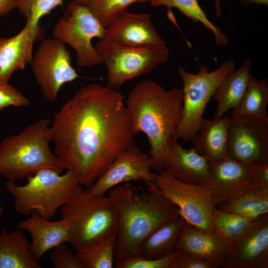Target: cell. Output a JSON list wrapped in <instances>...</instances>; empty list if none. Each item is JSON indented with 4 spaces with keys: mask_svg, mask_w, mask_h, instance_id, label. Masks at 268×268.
<instances>
[{
    "mask_svg": "<svg viewBox=\"0 0 268 268\" xmlns=\"http://www.w3.org/2000/svg\"><path fill=\"white\" fill-rule=\"evenodd\" d=\"M65 44L54 38H43L30 63L43 95L51 102L56 100L64 84L79 77Z\"/></svg>",
    "mask_w": 268,
    "mask_h": 268,
    "instance_id": "11",
    "label": "cell"
},
{
    "mask_svg": "<svg viewBox=\"0 0 268 268\" xmlns=\"http://www.w3.org/2000/svg\"><path fill=\"white\" fill-rule=\"evenodd\" d=\"M218 268L217 265L201 257L180 251L173 267V268Z\"/></svg>",
    "mask_w": 268,
    "mask_h": 268,
    "instance_id": "35",
    "label": "cell"
},
{
    "mask_svg": "<svg viewBox=\"0 0 268 268\" xmlns=\"http://www.w3.org/2000/svg\"><path fill=\"white\" fill-rule=\"evenodd\" d=\"M241 2L245 6H247L252 3L265 6L268 5V0H241Z\"/></svg>",
    "mask_w": 268,
    "mask_h": 268,
    "instance_id": "38",
    "label": "cell"
},
{
    "mask_svg": "<svg viewBox=\"0 0 268 268\" xmlns=\"http://www.w3.org/2000/svg\"><path fill=\"white\" fill-rule=\"evenodd\" d=\"M253 220L215 207L210 218V225L215 234L228 248L233 239Z\"/></svg>",
    "mask_w": 268,
    "mask_h": 268,
    "instance_id": "29",
    "label": "cell"
},
{
    "mask_svg": "<svg viewBox=\"0 0 268 268\" xmlns=\"http://www.w3.org/2000/svg\"><path fill=\"white\" fill-rule=\"evenodd\" d=\"M118 91L96 83L78 90L55 114L54 153L63 167L89 187L135 144L130 116Z\"/></svg>",
    "mask_w": 268,
    "mask_h": 268,
    "instance_id": "1",
    "label": "cell"
},
{
    "mask_svg": "<svg viewBox=\"0 0 268 268\" xmlns=\"http://www.w3.org/2000/svg\"><path fill=\"white\" fill-rule=\"evenodd\" d=\"M214 3L216 16L218 18H220L221 16V8L220 4V0H214Z\"/></svg>",
    "mask_w": 268,
    "mask_h": 268,
    "instance_id": "39",
    "label": "cell"
},
{
    "mask_svg": "<svg viewBox=\"0 0 268 268\" xmlns=\"http://www.w3.org/2000/svg\"><path fill=\"white\" fill-rule=\"evenodd\" d=\"M143 183L144 188L127 182L107 192L118 212L116 265L140 256L143 240L165 221L180 214L179 208L154 182Z\"/></svg>",
    "mask_w": 268,
    "mask_h": 268,
    "instance_id": "2",
    "label": "cell"
},
{
    "mask_svg": "<svg viewBox=\"0 0 268 268\" xmlns=\"http://www.w3.org/2000/svg\"><path fill=\"white\" fill-rule=\"evenodd\" d=\"M252 174L255 186L268 188V163L252 165Z\"/></svg>",
    "mask_w": 268,
    "mask_h": 268,
    "instance_id": "36",
    "label": "cell"
},
{
    "mask_svg": "<svg viewBox=\"0 0 268 268\" xmlns=\"http://www.w3.org/2000/svg\"><path fill=\"white\" fill-rule=\"evenodd\" d=\"M50 125L48 119H40L0 142V175L15 182L43 169L61 174L63 166L50 147Z\"/></svg>",
    "mask_w": 268,
    "mask_h": 268,
    "instance_id": "4",
    "label": "cell"
},
{
    "mask_svg": "<svg viewBox=\"0 0 268 268\" xmlns=\"http://www.w3.org/2000/svg\"><path fill=\"white\" fill-rule=\"evenodd\" d=\"M252 165L241 163L228 156L209 164L210 182L205 187L216 205L224 203L254 184Z\"/></svg>",
    "mask_w": 268,
    "mask_h": 268,
    "instance_id": "15",
    "label": "cell"
},
{
    "mask_svg": "<svg viewBox=\"0 0 268 268\" xmlns=\"http://www.w3.org/2000/svg\"><path fill=\"white\" fill-rule=\"evenodd\" d=\"M50 259L55 268H83L76 255L67 246L66 242L54 248Z\"/></svg>",
    "mask_w": 268,
    "mask_h": 268,
    "instance_id": "33",
    "label": "cell"
},
{
    "mask_svg": "<svg viewBox=\"0 0 268 268\" xmlns=\"http://www.w3.org/2000/svg\"><path fill=\"white\" fill-rule=\"evenodd\" d=\"M17 228L27 231L31 236L29 251L32 257L39 262L44 254L61 243H67L69 227L64 219L50 221L36 213L30 214L27 219L19 221Z\"/></svg>",
    "mask_w": 268,
    "mask_h": 268,
    "instance_id": "19",
    "label": "cell"
},
{
    "mask_svg": "<svg viewBox=\"0 0 268 268\" xmlns=\"http://www.w3.org/2000/svg\"><path fill=\"white\" fill-rule=\"evenodd\" d=\"M116 245V234L104 238L76 254L83 268H112Z\"/></svg>",
    "mask_w": 268,
    "mask_h": 268,
    "instance_id": "28",
    "label": "cell"
},
{
    "mask_svg": "<svg viewBox=\"0 0 268 268\" xmlns=\"http://www.w3.org/2000/svg\"><path fill=\"white\" fill-rule=\"evenodd\" d=\"M3 212V207L0 202V221Z\"/></svg>",
    "mask_w": 268,
    "mask_h": 268,
    "instance_id": "40",
    "label": "cell"
},
{
    "mask_svg": "<svg viewBox=\"0 0 268 268\" xmlns=\"http://www.w3.org/2000/svg\"><path fill=\"white\" fill-rule=\"evenodd\" d=\"M185 222L179 214L163 223L143 240L140 256L160 259L178 251Z\"/></svg>",
    "mask_w": 268,
    "mask_h": 268,
    "instance_id": "21",
    "label": "cell"
},
{
    "mask_svg": "<svg viewBox=\"0 0 268 268\" xmlns=\"http://www.w3.org/2000/svg\"><path fill=\"white\" fill-rule=\"evenodd\" d=\"M235 67V61L228 59L210 71L203 64L196 73L179 68L178 73L183 82V114L174 134L178 140L183 142L192 141L201 127L205 108L217 87Z\"/></svg>",
    "mask_w": 268,
    "mask_h": 268,
    "instance_id": "7",
    "label": "cell"
},
{
    "mask_svg": "<svg viewBox=\"0 0 268 268\" xmlns=\"http://www.w3.org/2000/svg\"><path fill=\"white\" fill-rule=\"evenodd\" d=\"M85 6L104 26L107 27L127 8L136 2L145 3L151 0H73Z\"/></svg>",
    "mask_w": 268,
    "mask_h": 268,
    "instance_id": "30",
    "label": "cell"
},
{
    "mask_svg": "<svg viewBox=\"0 0 268 268\" xmlns=\"http://www.w3.org/2000/svg\"><path fill=\"white\" fill-rule=\"evenodd\" d=\"M16 8L15 0H0V18Z\"/></svg>",
    "mask_w": 268,
    "mask_h": 268,
    "instance_id": "37",
    "label": "cell"
},
{
    "mask_svg": "<svg viewBox=\"0 0 268 268\" xmlns=\"http://www.w3.org/2000/svg\"><path fill=\"white\" fill-rule=\"evenodd\" d=\"M152 170L148 153L134 145L115 159L86 190L94 196H103L111 188L123 183L154 182L155 173Z\"/></svg>",
    "mask_w": 268,
    "mask_h": 268,
    "instance_id": "14",
    "label": "cell"
},
{
    "mask_svg": "<svg viewBox=\"0 0 268 268\" xmlns=\"http://www.w3.org/2000/svg\"><path fill=\"white\" fill-rule=\"evenodd\" d=\"M163 170L181 181L208 186L209 164L193 146L185 148L173 136L169 141Z\"/></svg>",
    "mask_w": 268,
    "mask_h": 268,
    "instance_id": "18",
    "label": "cell"
},
{
    "mask_svg": "<svg viewBox=\"0 0 268 268\" xmlns=\"http://www.w3.org/2000/svg\"><path fill=\"white\" fill-rule=\"evenodd\" d=\"M102 40L134 46L166 45L154 27L149 14L132 13L127 10L106 27Z\"/></svg>",
    "mask_w": 268,
    "mask_h": 268,
    "instance_id": "16",
    "label": "cell"
},
{
    "mask_svg": "<svg viewBox=\"0 0 268 268\" xmlns=\"http://www.w3.org/2000/svg\"><path fill=\"white\" fill-rule=\"evenodd\" d=\"M180 251L160 259H149L137 256L116 264V268H173Z\"/></svg>",
    "mask_w": 268,
    "mask_h": 268,
    "instance_id": "32",
    "label": "cell"
},
{
    "mask_svg": "<svg viewBox=\"0 0 268 268\" xmlns=\"http://www.w3.org/2000/svg\"><path fill=\"white\" fill-rule=\"evenodd\" d=\"M268 83L266 79H258L251 75L245 94L230 113L239 117L268 122Z\"/></svg>",
    "mask_w": 268,
    "mask_h": 268,
    "instance_id": "25",
    "label": "cell"
},
{
    "mask_svg": "<svg viewBox=\"0 0 268 268\" xmlns=\"http://www.w3.org/2000/svg\"><path fill=\"white\" fill-rule=\"evenodd\" d=\"M154 183L179 208L186 222L206 233L216 235L210 225L216 205L205 186L181 181L163 169L155 173Z\"/></svg>",
    "mask_w": 268,
    "mask_h": 268,
    "instance_id": "10",
    "label": "cell"
},
{
    "mask_svg": "<svg viewBox=\"0 0 268 268\" xmlns=\"http://www.w3.org/2000/svg\"><path fill=\"white\" fill-rule=\"evenodd\" d=\"M61 210L69 227L67 243L76 252L116 234L117 209L108 196H94L81 188Z\"/></svg>",
    "mask_w": 268,
    "mask_h": 268,
    "instance_id": "5",
    "label": "cell"
},
{
    "mask_svg": "<svg viewBox=\"0 0 268 268\" xmlns=\"http://www.w3.org/2000/svg\"><path fill=\"white\" fill-rule=\"evenodd\" d=\"M220 209L255 219L268 213V188H249L223 203Z\"/></svg>",
    "mask_w": 268,
    "mask_h": 268,
    "instance_id": "26",
    "label": "cell"
},
{
    "mask_svg": "<svg viewBox=\"0 0 268 268\" xmlns=\"http://www.w3.org/2000/svg\"><path fill=\"white\" fill-rule=\"evenodd\" d=\"M126 103L133 134L142 132L147 137L152 170H163L169 141L182 117V88L167 90L154 80L140 81L128 94Z\"/></svg>",
    "mask_w": 268,
    "mask_h": 268,
    "instance_id": "3",
    "label": "cell"
},
{
    "mask_svg": "<svg viewBox=\"0 0 268 268\" xmlns=\"http://www.w3.org/2000/svg\"><path fill=\"white\" fill-rule=\"evenodd\" d=\"M105 28L85 6L72 0L67 4V15L55 25L52 35L75 51L78 67H90L102 63L91 40H102Z\"/></svg>",
    "mask_w": 268,
    "mask_h": 268,
    "instance_id": "9",
    "label": "cell"
},
{
    "mask_svg": "<svg viewBox=\"0 0 268 268\" xmlns=\"http://www.w3.org/2000/svg\"><path fill=\"white\" fill-rule=\"evenodd\" d=\"M179 250L195 255L221 267L228 248L217 236L206 233L185 222Z\"/></svg>",
    "mask_w": 268,
    "mask_h": 268,
    "instance_id": "22",
    "label": "cell"
},
{
    "mask_svg": "<svg viewBox=\"0 0 268 268\" xmlns=\"http://www.w3.org/2000/svg\"><path fill=\"white\" fill-rule=\"evenodd\" d=\"M252 64L248 58L241 66L228 74L217 87L212 98L216 102L214 118L221 117L241 102L247 88Z\"/></svg>",
    "mask_w": 268,
    "mask_h": 268,
    "instance_id": "23",
    "label": "cell"
},
{
    "mask_svg": "<svg viewBox=\"0 0 268 268\" xmlns=\"http://www.w3.org/2000/svg\"><path fill=\"white\" fill-rule=\"evenodd\" d=\"M94 47L107 70V86L115 90L165 62L169 53L166 45L134 46L99 40Z\"/></svg>",
    "mask_w": 268,
    "mask_h": 268,
    "instance_id": "8",
    "label": "cell"
},
{
    "mask_svg": "<svg viewBox=\"0 0 268 268\" xmlns=\"http://www.w3.org/2000/svg\"><path fill=\"white\" fill-rule=\"evenodd\" d=\"M40 26L28 20L21 30L9 37H0V82H8L12 75L30 64L34 41L43 39Z\"/></svg>",
    "mask_w": 268,
    "mask_h": 268,
    "instance_id": "17",
    "label": "cell"
},
{
    "mask_svg": "<svg viewBox=\"0 0 268 268\" xmlns=\"http://www.w3.org/2000/svg\"><path fill=\"white\" fill-rule=\"evenodd\" d=\"M20 14L35 26L40 19L56 7L62 5L64 0H15Z\"/></svg>",
    "mask_w": 268,
    "mask_h": 268,
    "instance_id": "31",
    "label": "cell"
},
{
    "mask_svg": "<svg viewBox=\"0 0 268 268\" xmlns=\"http://www.w3.org/2000/svg\"><path fill=\"white\" fill-rule=\"evenodd\" d=\"M231 117L229 115L213 120L203 118L192 141L193 147L209 164L228 156V145Z\"/></svg>",
    "mask_w": 268,
    "mask_h": 268,
    "instance_id": "20",
    "label": "cell"
},
{
    "mask_svg": "<svg viewBox=\"0 0 268 268\" xmlns=\"http://www.w3.org/2000/svg\"><path fill=\"white\" fill-rule=\"evenodd\" d=\"M24 185L7 181L5 188L14 198V209L20 214L35 212L50 219L82 187L75 175L67 170L63 175L43 169L26 178Z\"/></svg>",
    "mask_w": 268,
    "mask_h": 268,
    "instance_id": "6",
    "label": "cell"
},
{
    "mask_svg": "<svg viewBox=\"0 0 268 268\" xmlns=\"http://www.w3.org/2000/svg\"><path fill=\"white\" fill-rule=\"evenodd\" d=\"M24 230L17 228L0 233V268H42L32 257Z\"/></svg>",
    "mask_w": 268,
    "mask_h": 268,
    "instance_id": "24",
    "label": "cell"
},
{
    "mask_svg": "<svg viewBox=\"0 0 268 268\" xmlns=\"http://www.w3.org/2000/svg\"><path fill=\"white\" fill-rule=\"evenodd\" d=\"M29 101L20 91L8 82H0V114L5 108L27 106Z\"/></svg>",
    "mask_w": 268,
    "mask_h": 268,
    "instance_id": "34",
    "label": "cell"
},
{
    "mask_svg": "<svg viewBox=\"0 0 268 268\" xmlns=\"http://www.w3.org/2000/svg\"><path fill=\"white\" fill-rule=\"evenodd\" d=\"M230 117L228 156L247 164L268 163V122Z\"/></svg>",
    "mask_w": 268,
    "mask_h": 268,
    "instance_id": "12",
    "label": "cell"
},
{
    "mask_svg": "<svg viewBox=\"0 0 268 268\" xmlns=\"http://www.w3.org/2000/svg\"><path fill=\"white\" fill-rule=\"evenodd\" d=\"M221 268H268V213L252 221L233 239Z\"/></svg>",
    "mask_w": 268,
    "mask_h": 268,
    "instance_id": "13",
    "label": "cell"
},
{
    "mask_svg": "<svg viewBox=\"0 0 268 268\" xmlns=\"http://www.w3.org/2000/svg\"><path fill=\"white\" fill-rule=\"evenodd\" d=\"M150 3L151 6L155 7H175L195 22L201 23L212 32L214 42L217 46H226L229 43L227 35L208 19L197 0H151Z\"/></svg>",
    "mask_w": 268,
    "mask_h": 268,
    "instance_id": "27",
    "label": "cell"
}]
</instances>
